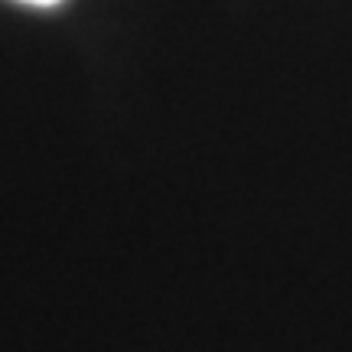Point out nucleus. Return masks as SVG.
I'll list each match as a JSON object with an SVG mask.
<instances>
[{
  "label": "nucleus",
  "mask_w": 352,
  "mask_h": 352,
  "mask_svg": "<svg viewBox=\"0 0 352 352\" xmlns=\"http://www.w3.org/2000/svg\"><path fill=\"white\" fill-rule=\"evenodd\" d=\"M16 3H30V7H56L63 0H16Z\"/></svg>",
  "instance_id": "f257e3e1"
}]
</instances>
